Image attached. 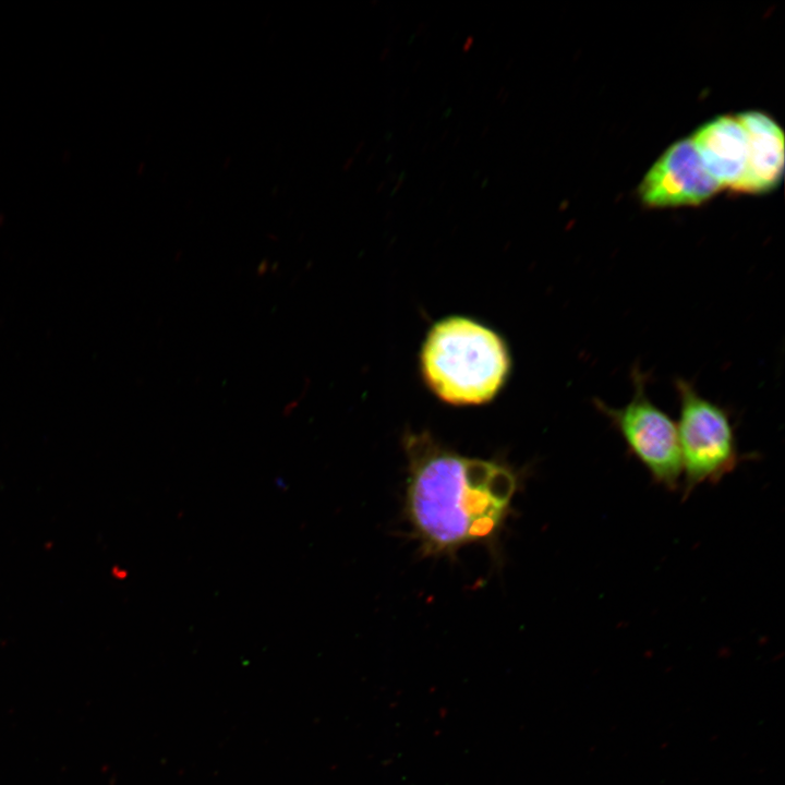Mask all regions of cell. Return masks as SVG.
Segmentation results:
<instances>
[{
  "label": "cell",
  "mask_w": 785,
  "mask_h": 785,
  "mask_svg": "<svg viewBox=\"0 0 785 785\" xmlns=\"http://www.w3.org/2000/svg\"><path fill=\"white\" fill-rule=\"evenodd\" d=\"M403 447L404 510L426 554L452 555L496 538L517 491L511 468L454 452L427 433H409Z\"/></svg>",
  "instance_id": "1"
},
{
  "label": "cell",
  "mask_w": 785,
  "mask_h": 785,
  "mask_svg": "<svg viewBox=\"0 0 785 785\" xmlns=\"http://www.w3.org/2000/svg\"><path fill=\"white\" fill-rule=\"evenodd\" d=\"M510 367L503 339L466 317L436 323L421 351V370L430 389L451 404H481L495 397Z\"/></svg>",
  "instance_id": "2"
},
{
  "label": "cell",
  "mask_w": 785,
  "mask_h": 785,
  "mask_svg": "<svg viewBox=\"0 0 785 785\" xmlns=\"http://www.w3.org/2000/svg\"><path fill=\"white\" fill-rule=\"evenodd\" d=\"M678 400L677 434L681 488L687 497L702 484H716L741 461L729 412L702 396L681 377L674 382Z\"/></svg>",
  "instance_id": "3"
},
{
  "label": "cell",
  "mask_w": 785,
  "mask_h": 785,
  "mask_svg": "<svg viewBox=\"0 0 785 785\" xmlns=\"http://www.w3.org/2000/svg\"><path fill=\"white\" fill-rule=\"evenodd\" d=\"M633 394L623 407L594 399L595 409L609 421L631 454L663 488L676 491L681 482V459L676 423L648 395V375L631 371Z\"/></svg>",
  "instance_id": "4"
},
{
  "label": "cell",
  "mask_w": 785,
  "mask_h": 785,
  "mask_svg": "<svg viewBox=\"0 0 785 785\" xmlns=\"http://www.w3.org/2000/svg\"><path fill=\"white\" fill-rule=\"evenodd\" d=\"M722 188L705 169L690 138L677 141L654 162L639 186L652 208L697 206Z\"/></svg>",
  "instance_id": "5"
},
{
  "label": "cell",
  "mask_w": 785,
  "mask_h": 785,
  "mask_svg": "<svg viewBox=\"0 0 785 785\" xmlns=\"http://www.w3.org/2000/svg\"><path fill=\"white\" fill-rule=\"evenodd\" d=\"M748 144L744 176L734 192L760 194L775 189L784 170V133L766 113L747 111L736 116Z\"/></svg>",
  "instance_id": "6"
},
{
  "label": "cell",
  "mask_w": 785,
  "mask_h": 785,
  "mask_svg": "<svg viewBox=\"0 0 785 785\" xmlns=\"http://www.w3.org/2000/svg\"><path fill=\"white\" fill-rule=\"evenodd\" d=\"M705 169L720 186L735 190L747 161L746 132L736 116H718L701 125L690 138Z\"/></svg>",
  "instance_id": "7"
},
{
  "label": "cell",
  "mask_w": 785,
  "mask_h": 785,
  "mask_svg": "<svg viewBox=\"0 0 785 785\" xmlns=\"http://www.w3.org/2000/svg\"><path fill=\"white\" fill-rule=\"evenodd\" d=\"M473 41H474V38L472 36H469L466 39L464 45L462 46V50L468 51L472 47Z\"/></svg>",
  "instance_id": "8"
},
{
  "label": "cell",
  "mask_w": 785,
  "mask_h": 785,
  "mask_svg": "<svg viewBox=\"0 0 785 785\" xmlns=\"http://www.w3.org/2000/svg\"><path fill=\"white\" fill-rule=\"evenodd\" d=\"M388 52H389V48H386L385 50H383L382 56H381V60H383V59L385 60L386 57H387V55H388Z\"/></svg>",
  "instance_id": "9"
}]
</instances>
